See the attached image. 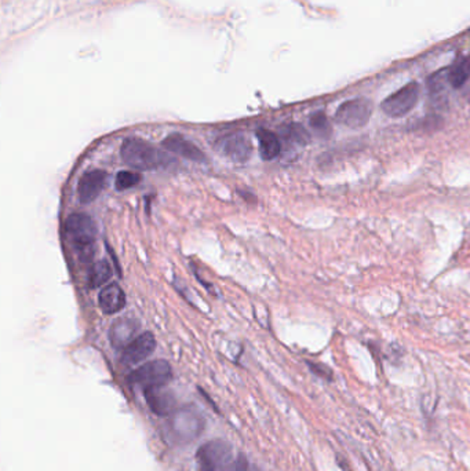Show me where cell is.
Wrapping results in <instances>:
<instances>
[{
	"label": "cell",
	"instance_id": "cell-19",
	"mask_svg": "<svg viewBox=\"0 0 470 471\" xmlns=\"http://www.w3.org/2000/svg\"><path fill=\"white\" fill-rule=\"evenodd\" d=\"M283 137L285 141L297 144V145H306L309 142V134L301 124H288L283 128Z\"/></svg>",
	"mask_w": 470,
	"mask_h": 471
},
{
	"label": "cell",
	"instance_id": "cell-10",
	"mask_svg": "<svg viewBox=\"0 0 470 471\" xmlns=\"http://www.w3.org/2000/svg\"><path fill=\"white\" fill-rule=\"evenodd\" d=\"M108 174L102 170L87 171L79 181L77 196L82 204L93 203L104 191L106 185Z\"/></svg>",
	"mask_w": 470,
	"mask_h": 471
},
{
	"label": "cell",
	"instance_id": "cell-20",
	"mask_svg": "<svg viewBox=\"0 0 470 471\" xmlns=\"http://www.w3.org/2000/svg\"><path fill=\"white\" fill-rule=\"evenodd\" d=\"M141 174L135 171H120L115 178V188L120 192L131 189L141 182Z\"/></svg>",
	"mask_w": 470,
	"mask_h": 471
},
{
	"label": "cell",
	"instance_id": "cell-14",
	"mask_svg": "<svg viewBox=\"0 0 470 471\" xmlns=\"http://www.w3.org/2000/svg\"><path fill=\"white\" fill-rule=\"evenodd\" d=\"M98 303L105 314L119 313L126 306V294L118 284H109L100 292Z\"/></svg>",
	"mask_w": 470,
	"mask_h": 471
},
{
	"label": "cell",
	"instance_id": "cell-23",
	"mask_svg": "<svg viewBox=\"0 0 470 471\" xmlns=\"http://www.w3.org/2000/svg\"><path fill=\"white\" fill-rule=\"evenodd\" d=\"M228 471H248V465H247L245 458L243 455L237 456L235 462L232 463V466L228 469Z\"/></svg>",
	"mask_w": 470,
	"mask_h": 471
},
{
	"label": "cell",
	"instance_id": "cell-9",
	"mask_svg": "<svg viewBox=\"0 0 470 471\" xmlns=\"http://www.w3.org/2000/svg\"><path fill=\"white\" fill-rule=\"evenodd\" d=\"M156 349V339L151 332L138 335L131 343H129L122 353V364L126 367L135 365L147 360Z\"/></svg>",
	"mask_w": 470,
	"mask_h": 471
},
{
	"label": "cell",
	"instance_id": "cell-13",
	"mask_svg": "<svg viewBox=\"0 0 470 471\" xmlns=\"http://www.w3.org/2000/svg\"><path fill=\"white\" fill-rule=\"evenodd\" d=\"M140 328L138 321L134 318H119L113 323L112 328L109 329V340L115 349H124L129 343H131L135 338L134 335L137 334Z\"/></svg>",
	"mask_w": 470,
	"mask_h": 471
},
{
	"label": "cell",
	"instance_id": "cell-8",
	"mask_svg": "<svg viewBox=\"0 0 470 471\" xmlns=\"http://www.w3.org/2000/svg\"><path fill=\"white\" fill-rule=\"evenodd\" d=\"M216 149L235 163L247 162L252 152L250 141L245 138V135L238 133L221 137L216 144Z\"/></svg>",
	"mask_w": 470,
	"mask_h": 471
},
{
	"label": "cell",
	"instance_id": "cell-11",
	"mask_svg": "<svg viewBox=\"0 0 470 471\" xmlns=\"http://www.w3.org/2000/svg\"><path fill=\"white\" fill-rule=\"evenodd\" d=\"M162 146L174 153L178 155L181 157L189 159L192 162H205L206 156L205 153L188 138H185L181 134H170L169 137H166V140H163Z\"/></svg>",
	"mask_w": 470,
	"mask_h": 471
},
{
	"label": "cell",
	"instance_id": "cell-7",
	"mask_svg": "<svg viewBox=\"0 0 470 471\" xmlns=\"http://www.w3.org/2000/svg\"><path fill=\"white\" fill-rule=\"evenodd\" d=\"M420 94H421L420 84L411 81L402 87L400 90H397L396 93L391 94L388 98H385L381 108L384 113L391 117H402L415 108L420 99Z\"/></svg>",
	"mask_w": 470,
	"mask_h": 471
},
{
	"label": "cell",
	"instance_id": "cell-16",
	"mask_svg": "<svg viewBox=\"0 0 470 471\" xmlns=\"http://www.w3.org/2000/svg\"><path fill=\"white\" fill-rule=\"evenodd\" d=\"M470 77L469 58H460L449 68V81L454 88H461Z\"/></svg>",
	"mask_w": 470,
	"mask_h": 471
},
{
	"label": "cell",
	"instance_id": "cell-12",
	"mask_svg": "<svg viewBox=\"0 0 470 471\" xmlns=\"http://www.w3.org/2000/svg\"><path fill=\"white\" fill-rule=\"evenodd\" d=\"M144 394L149 408L156 415L169 416L177 411V401L171 392L163 390V387H156L145 390Z\"/></svg>",
	"mask_w": 470,
	"mask_h": 471
},
{
	"label": "cell",
	"instance_id": "cell-2",
	"mask_svg": "<svg viewBox=\"0 0 470 471\" xmlns=\"http://www.w3.org/2000/svg\"><path fill=\"white\" fill-rule=\"evenodd\" d=\"M65 233L83 259H90L94 251L97 225L87 214H70L65 221Z\"/></svg>",
	"mask_w": 470,
	"mask_h": 471
},
{
	"label": "cell",
	"instance_id": "cell-4",
	"mask_svg": "<svg viewBox=\"0 0 470 471\" xmlns=\"http://www.w3.org/2000/svg\"><path fill=\"white\" fill-rule=\"evenodd\" d=\"M173 378L171 365L164 360L149 361L140 368L134 369L129 376L127 382L131 386H137L145 390L164 387Z\"/></svg>",
	"mask_w": 470,
	"mask_h": 471
},
{
	"label": "cell",
	"instance_id": "cell-3",
	"mask_svg": "<svg viewBox=\"0 0 470 471\" xmlns=\"http://www.w3.org/2000/svg\"><path fill=\"white\" fill-rule=\"evenodd\" d=\"M196 461L200 471H228L235 462L234 448L225 440H213L198 450Z\"/></svg>",
	"mask_w": 470,
	"mask_h": 471
},
{
	"label": "cell",
	"instance_id": "cell-21",
	"mask_svg": "<svg viewBox=\"0 0 470 471\" xmlns=\"http://www.w3.org/2000/svg\"><path fill=\"white\" fill-rule=\"evenodd\" d=\"M310 127L314 130V133L323 138H327L331 134V126L328 123L327 116L323 112H317L314 115H312L310 120Z\"/></svg>",
	"mask_w": 470,
	"mask_h": 471
},
{
	"label": "cell",
	"instance_id": "cell-1",
	"mask_svg": "<svg viewBox=\"0 0 470 471\" xmlns=\"http://www.w3.org/2000/svg\"><path fill=\"white\" fill-rule=\"evenodd\" d=\"M120 156L123 162L135 170H158L167 167L173 163V159L162 149L156 148L148 141L140 138H127L120 148Z\"/></svg>",
	"mask_w": 470,
	"mask_h": 471
},
{
	"label": "cell",
	"instance_id": "cell-17",
	"mask_svg": "<svg viewBox=\"0 0 470 471\" xmlns=\"http://www.w3.org/2000/svg\"><path fill=\"white\" fill-rule=\"evenodd\" d=\"M112 276V267L106 259H102L100 262H95L90 267L88 273V287L90 288H98L104 285Z\"/></svg>",
	"mask_w": 470,
	"mask_h": 471
},
{
	"label": "cell",
	"instance_id": "cell-22",
	"mask_svg": "<svg viewBox=\"0 0 470 471\" xmlns=\"http://www.w3.org/2000/svg\"><path fill=\"white\" fill-rule=\"evenodd\" d=\"M308 365L312 369V372H314L317 376H320L323 379H327V381L332 379V372L326 365L316 364V363H308Z\"/></svg>",
	"mask_w": 470,
	"mask_h": 471
},
{
	"label": "cell",
	"instance_id": "cell-6",
	"mask_svg": "<svg viewBox=\"0 0 470 471\" xmlns=\"http://www.w3.org/2000/svg\"><path fill=\"white\" fill-rule=\"evenodd\" d=\"M373 115V102L367 98H353L339 105L335 112V120L349 128L364 127Z\"/></svg>",
	"mask_w": 470,
	"mask_h": 471
},
{
	"label": "cell",
	"instance_id": "cell-15",
	"mask_svg": "<svg viewBox=\"0 0 470 471\" xmlns=\"http://www.w3.org/2000/svg\"><path fill=\"white\" fill-rule=\"evenodd\" d=\"M258 138V146H259V155L263 160H273L280 155L281 145L279 141V137L265 128H261L256 131Z\"/></svg>",
	"mask_w": 470,
	"mask_h": 471
},
{
	"label": "cell",
	"instance_id": "cell-18",
	"mask_svg": "<svg viewBox=\"0 0 470 471\" xmlns=\"http://www.w3.org/2000/svg\"><path fill=\"white\" fill-rule=\"evenodd\" d=\"M428 86H429L431 95L433 98H436V99H440L443 97V94L446 93V87L450 86V81H449V68L447 69H442V70L433 73L429 77Z\"/></svg>",
	"mask_w": 470,
	"mask_h": 471
},
{
	"label": "cell",
	"instance_id": "cell-5",
	"mask_svg": "<svg viewBox=\"0 0 470 471\" xmlns=\"http://www.w3.org/2000/svg\"><path fill=\"white\" fill-rule=\"evenodd\" d=\"M170 429L177 440L194 441L202 434L205 429V419L195 408L184 407L173 414Z\"/></svg>",
	"mask_w": 470,
	"mask_h": 471
}]
</instances>
